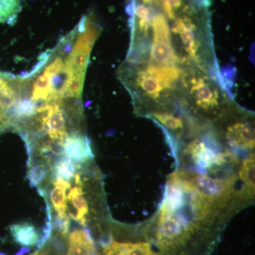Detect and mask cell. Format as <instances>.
Masks as SVG:
<instances>
[{"instance_id": "d6986e66", "label": "cell", "mask_w": 255, "mask_h": 255, "mask_svg": "<svg viewBox=\"0 0 255 255\" xmlns=\"http://www.w3.org/2000/svg\"><path fill=\"white\" fill-rule=\"evenodd\" d=\"M28 251H29V249H28V248H23L16 255H23L24 253H27Z\"/></svg>"}, {"instance_id": "ba28073f", "label": "cell", "mask_w": 255, "mask_h": 255, "mask_svg": "<svg viewBox=\"0 0 255 255\" xmlns=\"http://www.w3.org/2000/svg\"><path fill=\"white\" fill-rule=\"evenodd\" d=\"M75 181L76 186L69 191L67 201H70L74 209L76 210L75 214L72 216L75 221L80 223L82 226H86V216L88 214L89 208L87 201L82 191L81 179L78 174H75Z\"/></svg>"}, {"instance_id": "8992f818", "label": "cell", "mask_w": 255, "mask_h": 255, "mask_svg": "<svg viewBox=\"0 0 255 255\" xmlns=\"http://www.w3.org/2000/svg\"><path fill=\"white\" fill-rule=\"evenodd\" d=\"M62 150L64 156L74 162H85L94 158L91 142L82 132L73 134L64 140Z\"/></svg>"}, {"instance_id": "30bf717a", "label": "cell", "mask_w": 255, "mask_h": 255, "mask_svg": "<svg viewBox=\"0 0 255 255\" xmlns=\"http://www.w3.org/2000/svg\"><path fill=\"white\" fill-rule=\"evenodd\" d=\"M54 187L50 192V200L53 209L60 217H68L67 215L66 191L70 189V182L63 180L61 178H55L53 181Z\"/></svg>"}, {"instance_id": "9a60e30c", "label": "cell", "mask_w": 255, "mask_h": 255, "mask_svg": "<svg viewBox=\"0 0 255 255\" xmlns=\"http://www.w3.org/2000/svg\"><path fill=\"white\" fill-rule=\"evenodd\" d=\"M27 176L31 187H38L48 176V169L46 165L39 163L30 166Z\"/></svg>"}, {"instance_id": "8fae6325", "label": "cell", "mask_w": 255, "mask_h": 255, "mask_svg": "<svg viewBox=\"0 0 255 255\" xmlns=\"http://www.w3.org/2000/svg\"><path fill=\"white\" fill-rule=\"evenodd\" d=\"M147 117L155 119L156 122L162 126L164 130H169L179 135L184 132V122L179 116L171 112H162L152 113Z\"/></svg>"}, {"instance_id": "5bb4252c", "label": "cell", "mask_w": 255, "mask_h": 255, "mask_svg": "<svg viewBox=\"0 0 255 255\" xmlns=\"http://www.w3.org/2000/svg\"><path fill=\"white\" fill-rule=\"evenodd\" d=\"M53 170L55 178H61L69 182L76 174V166L71 159L65 156H61L55 161L53 166Z\"/></svg>"}, {"instance_id": "e0dca14e", "label": "cell", "mask_w": 255, "mask_h": 255, "mask_svg": "<svg viewBox=\"0 0 255 255\" xmlns=\"http://www.w3.org/2000/svg\"><path fill=\"white\" fill-rule=\"evenodd\" d=\"M53 225H54L55 229H56L60 234L63 235V236H65V235L68 234L69 231L70 219H69L68 216V217L63 218L57 216L56 217H55Z\"/></svg>"}, {"instance_id": "52a82bcc", "label": "cell", "mask_w": 255, "mask_h": 255, "mask_svg": "<svg viewBox=\"0 0 255 255\" xmlns=\"http://www.w3.org/2000/svg\"><path fill=\"white\" fill-rule=\"evenodd\" d=\"M67 255H97L95 243L89 230L77 229L70 233Z\"/></svg>"}, {"instance_id": "4fadbf2b", "label": "cell", "mask_w": 255, "mask_h": 255, "mask_svg": "<svg viewBox=\"0 0 255 255\" xmlns=\"http://www.w3.org/2000/svg\"><path fill=\"white\" fill-rule=\"evenodd\" d=\"M22 0H0V23L12 25L21 9Z\"/></svg>"}, {"instance_id": "9c48e42d", "label": "cell", "mask_w": 255, "mask_h": 255, "mask_svg": "<svg viewBox=\"0 0 255 255\" xmlns=\"http://www.w3.org/2000/svg\"><path fill=\"white\" fill-rule=\"evenodd\" d=\"M9 230L14 241L24 248L35 246L39 241L36 228L30 223L14 224L10 226Z\"/></svg>"}, {"instance_id": "3957f363", "label": "cell", "mask_w": 255, "mask_h": 255, "mask_svg": "<svg viewBox=\"0 0 255 255\" xmlns=\"http://www.w3.org/2000/svg\"><path fill=\"white\" fill-rule=\"evenodd\" d=\"M238 116L228 124L223 130V137L231 147L252 150L255 144L254 119L241 110Z\"/></svg>"}, {"instance_id": "7c38bea8", "label": "cell", "mask_w": 255, "mask_h": 255, "mask_svg": "<svg viewBox=\"0 0 255 255\" xmlns=\"http://www.w3.org/2000/svg\"><path fill=\"white\" fill-rule=\"evenodd\" d=\"M255 153L248 156L242 164L240 170V178L244 183V194H249L251 196L255 194Z\"/></svg>"}, {"instance_id": "ac0fdd59", "label": "cell", "mask_w": 255, "mask_h": 255, "mask_svg": "<svg viewBox=\"0 0 255 255\" xmlns=\"http://www.w3.org/2000/svg\"><path fill=\"white\" fill-rule=\"evenodd\" d=\"M104 255H124L121 250L119 242H112L106 247Z\"/></svg>"}, {"instance_id": "2e32d148", "label": "cell", "mask_w": 255, "mask_h": 255, "mask_svg": "<svg viewBox=\"0 0 255 255\" xmlns=\"http://www.w3.org/2000/svg\"><path fill=\"white\" fill-rule=\"evenodd\" d=\"M47 205V214H48V221H46V226L43 228V236L39 238L37 246L38 248H41L42 247L46 244V242L49 240L51 236L52 231H53V221H52L51 213L49 205Z\"/></svg>"}, {"instance_id": "7a4b0ae2", "label": "cell", "mask_w": 255, "mask_h": 255, "mask_svg": "<svg viewBox=\"0 0 255 255\" xmlns=\"http://www.w3.org/2000/svg\"><path fill=\"white\" fill-rule=\"evenodd\" d=\"M220 75L198 72L187 79L179 105L200 118L219 119L231 106Z\"/></svg>"}, {"instance_id": "6da1fadb", "label": "cell", "mask_w": 255, "mask_h": 255, "mask_svg": "<svg viewBox=\"0 0 255 255\" xmlns=\"http://www.w3.org/2000/svg\"><path fill=\"white\" fill-rule=\"evenodd\" d=\"M209 0H128L131 39L118 76L161 92L191 74H219Z\"/></svg>"}, {"instance_id": "277c9868", "label": "cell", "mask_w": 255, "mask_h": 255, "mask_svg": "<svg viewBox=\"0 0 255 255\" xmlns=\"http://www.w3.org/2000/svg\"><path fill=\"white\" fill-rule=\"evenodd\" d=\"M184 153L193 163L202 169H209L213 166L223 167L230 162H235L236 156L230 152H216L199 139H194L186 146Z\"/></svg>"}, {"instance_id": "5b68a950", "label": "cell", "mask_w": 255, "mask_h": 255, "mask_svg": "<svg viewBox=\"0 0 255 255\" xmlns=\"http://www.w3.org/2000/svg\"><path fill=\"white\" fill-rule=\"evenodd\" d=\"M17 95L18 78L0 72V132L12 128L11 111Z\"/></svg>"}]
</instances>
